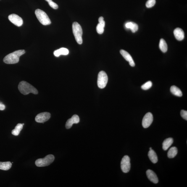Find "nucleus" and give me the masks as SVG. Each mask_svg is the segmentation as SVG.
<instances>
[{
  "label": "nucleus",
  "mask_w": 187,
  "mask_h": 187,
  "mask_svg": "<svg viewBox=\"0 0 187 187\" xmlns=\"http://www.w3.org/2000/svg\"><path fill=\"white\" fill-rule=\"evenodd\" d=\"M152 83L151 81L147 82L141 86V88L144 90H149L152 86Z\"/></svg>",
  "instance_id": "25"
},
{
  "label": "nucleus",
  "mask_w": 187,
  "mask_h": 187,
  "mask_svg": "<svg viewBox=\"0 0 187 187\" xmlns=\"http://www.w3.org/2000/svg\"><path fill=\"white\" fill-rule=\"evenodd\" d=\"M108 78L107 74L104 71L100 72L98 75L97 79V85L100 88H104L107 85Z\"/></svg>",
  "instance_id": "6"
},
{
  "label": "nucleus",
  "mask_w": 187,
  "mask_h": 187,
  "mask_svg": "<svg viewBox=\"0 0 187 187\" xmlns=\"http://www.w3.org/2000/svg\"><path fill=\"white\" fill-rule=\"evenodd\" d=\"M147 177L150 180L155 184H157L158 182V179L155 172L153 170H148L146 171Z\"/></svg>",
  "instance_id": "13"
},
{
  "label": "nucleus",
  "mask_w": 187,
  "mask_h": 187,
  "mask_svg": "<svg viewBox=\"0 0 187 187\" xmlns=\"http://www.w3.org/2000/svg\"><path fill=\"white\" fill-rule=\"evenodd\" d=\"M69 53L68 49L65 48H61L55 51L54 52V54L56 57H58L61 55H67Z\"/></svg>",
  "instance_id": "17"
},
{
  "label": "nucleus",
  "mask_w": 187,
  "mask_h": 187,
  "mask_svg": "<svg viewBox=\"0 0 187 187\" xmlns=\"http://www.w3.org/2000/svg\"><path fill=\"white\" fill-rule=\"evenodd\" d=\"M23 128V125L22 124H18L15 127V129L12 131V134L15 136H17L20 134V132L22 129Z\"/></svg>",
  "instance_id": "24"
},
{
  "label": "nucleus",
  "mask_w": 187,
  "mask_h": 187,
  "mask_svg": "<svg viewBox=\"0 0 187 187\" xmlns=\"http://www.w3.org/2000/svg\"><path fill=\"white\" fill-rule=\"evenodd\" d=\"M156 2V0H148L146 4V7L148 8L152 7L155 5Z\"/></svg>",
  "instance_id": "26"
},
{
  "label": "nucleus",
  "mask_w": 187,
  "mask_h": 187,
  "mask_svg": "<svg viewBox=\"0 0 187 187\" xmlns=\"http://www.w3.org/2000/svg\"><path fill=\"white\" fill-rule=\"evenodd\" d=\"M12 164L10 162H0V170H7L12 167Z\"/></svg>",
  "instance_id": "22"
},
{
  "label": "nucleus",
  "mask_w": 187,
  "mask_h": 187,
  "mask_svg": "<svg viewBox=\"0 0 187 187\" xmlns=\"http://www.w3.org/2000/svg\"><path fill=\"white\" fill-rule=\"evenodd\" d=\"M54 156L52 155H49L43 158L37 159L35 161V165L38 167H41L49 166L54 162Z\"/></svg>",
  "instance_id": "5"
},
{
  "label": "nucleus",
  "mask_w": 187,
  "mask_h": 187,
  "mask_svg": "<svg viewBox=\"0 0 187 187\" xmlns=\"http://www.w3.org/2000/svg\"><path fill=\"white\" fill-rule=\"evenodd\" d=\"M35 14L39 22L44 25H50L51 23L50 20L44 11L38 9L35 11Z\"/></svg>",
  "instance_id": "4"
},
{
  "label": "nucleus",
  "mask_w": 187,
  "mask_h": 187,
  "mask_svg": "<svg viewBox=\"0 0 187 187\" xmlns=\"http://www.w3.org/2000/svg\"><path fill=\"white\" fill-rule=\"evenodd\" d=\"M178 153L177 148L175 147L171 148L167 153L168 157L170 158L175 157Z\"/></svg>",
  "instance_id": "21"
},
{
  "label": "nucleus",
  "mask_w": 187,
  "mask_h": 187,
  "mask_svg": "<svg viewBox=\"0 0 187 187\" xmlns=\"http://www.w3.org/2000/svg\"><path fill=\"white\" fill-rule=\"evenodd\" d=\"M173 143V139L171 138L166 139L162 143V148L164 151H166L172 145Z\"/></svg>",
  "instance_id": "16"
},
{
  "label": "nucleus",
  "mask_w": 187,
  "mask_h": 187,
  "mask_svg": "<svg viewBox=\"0 0 187 187\" xmlns=\"http://www.w3.org/2000/svg\"><path fill=\"white\" fill-rule=\"evenodd\" d=\"M148 156L151 162L155 164L158 162V157L156 153L154 150L151 149L148 153Z\"/></svg>",
  "instance_id": "15"
},
{
  "label": "nucleus",
  "mask_w": 187,
  "mask_h": 187,
  "mask_svg": "<svg viewBox=\"0 0 187 187\" xmlns=\"http://www.w3.org/2000/svg\"><path fill=\"white\" fill-rule=\"evenodd\" d=\"M170 90L171 92L175 96L178 97H181L182 96V93L181 90L176 86H171Z\"/></svg>",
  "instance_id": "20"
},
{
  "label": "nucleus",
  "mask_w": 187,
  "mask_h": 187,
  "mask_svg": "<svg viewBox=\"0 0 187 187\" xmlns=\"http://www.w3.org/2000/svg\"><path fill=\"white\" fill-rule=\"evenodd\" d=\"M125 27L127 29H130L132 32L135 33L138 29V25L133 22H129L125 24Z\"/></svg>",
  "instance_id": "18"
},
{
  "label": "nucleus",
  "mask_w": 187,
  "mask_h": 187,
  "mask_svg": "<svg viewBox=\"0 0 187 187\" xmlns=\"http://www.w3.org/2000/svg\"><path fill=\"white\" fill-rule=\"evenodd\" d=\"M5 108V106L2 103L0 102V110H4Z\"/></svg>",
  "instance_id": "29"
},
{
  "label": "nucleus",
  "mask_w": 187,
  "mask_h": 187,
  "mask_svg": "<svg viewBox=\"0 0 187 187\" xmlns=\"http://www.w3.org/2000/svg\"><path fill=\"white\" fill-rule=\"evenodd\" d=\"M8 18L10 22L17 27L21 26L23 24V20L22 18L17 14H11L8 17Z\"/></svg>",
  "instance_id": "8"
},
{
  "label": "nucleus",
  "mask_w": 187,
  "mask_h": 187,
  "mask_svg": "<svg viewBox=\"0 0 187 187\" xmlns=\"http://www.w3.org/2000/svg\"><path fill=\"white\" fill-rule=\"evenodd\" d=\"M105 26V22L104 20L99 22L96 27V31L98 34H102L104 31V28Z\"/></svg>",
  "instance_id": "19"
},
{
  "label": "nucleus",
  "mask_w": 187,
  "mask_h": 187,
  "mask_svg": "<svg viewBox=\"0 0 187 187\" xmlns=\"http://www.w3.org/2000/svg\"><path fill=\"white\" fill-rule=\"evenodd\" d=\"M22 125H23V126L24 125V123L22 124Z\"/></svg>",
  "instance_id": "31"
},
{
  "label": "nucleus",
  "mask_w": 187,
  "mask_h": 187,
  "mask_svg": "<svg viewBox=\"0 0 187 187\" xmlns=\"http://www.w3.org/2000/svg\"><path fill=\"white\" fill-rule=\"evenodd\" d=\"M72 31L77 43L80 44L83 43V30L81 26L78 23L74 22L72 25Z\"/></svg>",
  "instance_id": "3"
},
{
  "label": "nucleus",
  "mask_w": 187,
  "mask_h": 187,
  "mask_svg": "<svg viewBox=\"0 0 187 187\" xmlns=\"http://www.w3.org/2000/svg\"><path fill=\"white\" fill-rule=\"evenodd\" d=\"M174 34L176 38L178 41H182L184 38V33L183 30L180 28L175 29Z\"/></svg>",
  "instance_id": "14"
},
{
  "label": "nucleus",
  "mask_w": 187,
  "mask_h": 187,
  "mask_svg": "<svg viewBox=\"0 0 187 187\" xmlns=\"http://www.w3.org/2000/svg\"><path fill=\"white\" fill-rule=\"evenodd\" d=\"M19 91L23 94L27 95L30 93L34 94H38V92L36 88L30 84L25 81H22L18 86Z\"/></svg>",
  "instance_id": "2"
},
{
  "label": "nucleus",
  "mask_w": 187,
  "mask_h": 187,
  "mask_svg": "<svg viewBox=\"0 0 187 187\" xmlns=\"http://www.w3.org/2000/svg\"><path fill=\"white\" fill-rule=\"evenodd\" d=\"M25 53V50H20L7 55L3 59V62L7 64H17L19 61L20 56Z\"/></svg>",
  "instance_id": "1"
},
{
  "label": "nucleus",
  "mask_w": 187,
  "mask_h": 187,
  "mask_svg": "<svg viewBox=\"0 0 187 187\" xmlns=\"http://www.w3.org/2000/svg\"><path fill=\"white\" fill-rule=\"evenodd\" d=\"M80 119L78 115H74L72 118L69 119L67 121L66 124V128L69 129L71 128L73 124L78 123L80 122Z\"/></svg>",
  "instance_id": "11"
},
{
  "label": "nucleus",
  "mask_w": 187,
  "mask_h": 187,
  "mask_svg": "<svg viewBox=\"0 0 187 187\" xmlns=\"http://www.w3.org/2000/svg\"><path fill=\"white\" fill-rule=\"evenodd\" d=\"M121 54L124 57L126 60L129 62L130 66L131 67H134L135 64L131 56L127 51L123 50H121L120 51Z\"/></svg>",
  "instance_id": "12"
},
{
  "label": "nucleus",
  "mask_w": 187,
  "mask_h": 187,
  "mask_svg": "<svg viewBox=\"0 0 187 187\" xmlns=\"http://www.w3.org/2000/svg\"><path fill=\"white\" fill-rule=\"evenodd\" d=\"M149 149H150V150H151L152 149V148H151V147L150 148H149Z\"/></svg>",
  "instance_id": "30"
},
{
  "label": "nucleus",
  "mask_w": 187,
  "mask_h": 187,
  "mask_svg": "<svg viewBox=\"0 0 187 187\" xmlns=\"http://www.w3.org/2000/svg\"><path fill=\"white\" fill-rule=\"evenodd\" d=\"M121 170L124 173L129 172L131 168L130 159L128 156H124L121 162Z\"/></svg>",
  "instance_id": "7"
},
{
  "label": "nucleus",
  "mask_w": 187,
  "mask_h": 187,
  "mask_svg": "<svg viewBox=\"0 0 187 187\" xmlns=\"http://www.w3.org/2000/svg\"><path fill=\"white\" fill-rule=\"evenodd\" d=\"M180 115L184 119L187 120V111H186L181 110V112H180Z\"/></svg>",
  "instance_id": "28"
},
{
  "label": "nucleus",
  "mask_w": 187,
  "mask_h": 187,
  "mask_svg": "<svg viewBox=\"0 0 187 187\" xmlns=\"http://www.w3.org/2000/svg\"><path fill=\"white\" fill-rule=\"evenodd\" d=\"M51 114L49 112L41 113L36 116L35 120L38 123H43L49 120Z\"/></svg>",
  "instance_id": "9"
},
{
  "label": "nucleus",
  "mask_w": 187,
  "mask_h": 187,
  "mask_svg": "<svg viewBox=\"0 0 187 187\" xmlns=\"http://www.w3.org/2000/svg\"><path fill=\"white\" fill-rule=\"evenodd\" d=\"M153 121V117L152 113L151 112L147 113L143 117L142 125L143 128H148L152 123Z\"/></svg>",
  "instance_id": "10"
},
{
  "label": "nucleus",
  "mask_w": 187,
  "mask_h": 187,
  "mask_svg": "<svg viewBox=\"0 0 187 187\" xmlns=\"http://www.w3.org/2000/svg\"><path fill=\"white\" fill-rule=\"evenodd\" d=\"M159 47L163 52L165 53L167 52L168 49L167 45L165 40L163 38L160 40Z\"/></svg>",
  "instance_id": "23"
},
{
  "label": "nucleus",
  "mask_w": 187,
  "mask_h": 187,
  "mask_svg": "<svg viewBox=\"0 0 187 187\" xmlns=\"http://www.w3.org/2000/svg\"><path fill=\"white\" fill-rule=\"evenodd\" d=\"M48 3L49 5L53 9H56L58 8V6L56 3H55L52 1V0H45Z\"/></svg>",
  "instance_id": "27"
}]
</instances>
